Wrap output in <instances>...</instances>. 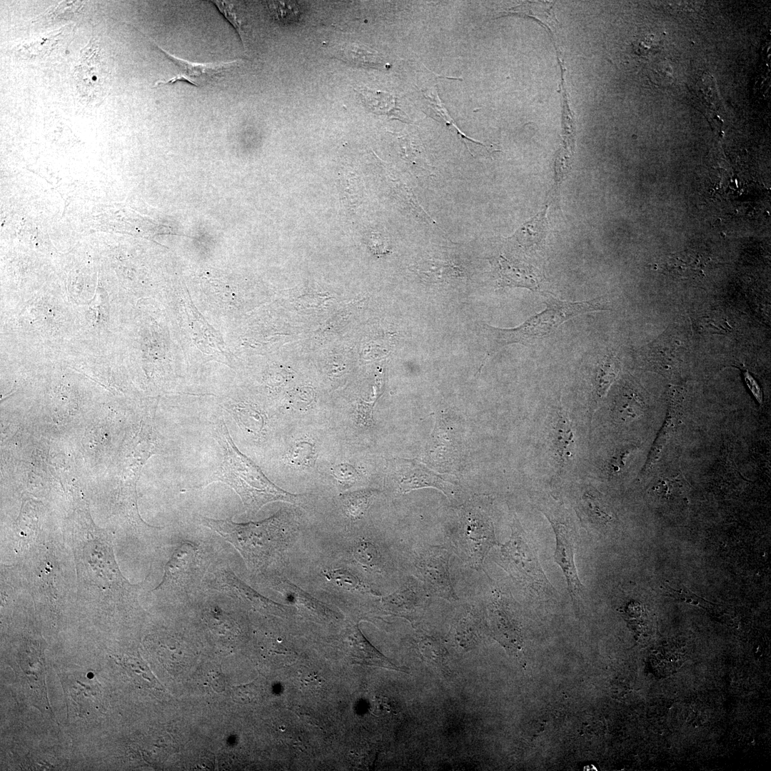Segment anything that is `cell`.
Masks as SVG:
<instances>
[{
	"instance_id": "6da1fadb",
	"label": "cell",
	"mask_w": 771,
	"mask_h": 771,
	"mask_svg": "<svg viewBox=\"0 0 771 771\" xmlns=\"http://www.w3.org/2000/svg\"><path fill=\"white\" fill-rule=\"evenodd\" d=\"M215 433L222 448L223 460L208 483L219 481L230 486L240 496L249 513H257L270 502H298V495L276 486L250 458L239 451L224 421L216 426Z\"/></svg>"
},
{
	"instance_id": "7a4b0ae2",
	"label": "cell",
	"mask_w": 771,
	"mask_h": 771,
	"mask_svg": "<svg viewBox=\"0 0 771 771\" xmlns=\"http://www.w3.org/2000/svg\"><path fill=\"white\" fill-rule=\"evenodd\" d=\"M543 296L546 308L530 317L520 326L513 328H499L487 324L484 326L488 356L512 343L529 346L550 336L563 323L573 317L607 308L601 298L571 302L560 300L548 293H543Z\"/></svg>"
},
{
	"instance_id": "3957f363",
	"label": "cell",
	"mask_w": 771,
	"mask_h": 771,
	"mask_svg": "<svg viewBox=\"0 0 771 771\" xmlns=\"http://www.w3.org/2000/svg\"><path fill=\"white\" fill-rule=\"evenodd\" d=\"M282 518L278 514L258 523H236L206 517L201 520L233 545L250 564L257 565L278 547Z\"/></svg>"
},
{
	"instance_id": "277c9868",
	"label": "cell",
	"mask_w": 771,
	"mask_h": 771,
	"mask_svg": "<svg viewBox=\"0 0 771 771\" xmlns=\"http://www.w3.org/2000/svg\"><path fill=\"white\" fill-rule=\"evenodd\" d=\"M510 526V539L499 546L498 564L533 594L549 597L554 589L542 569L536 549L515 515Z\"/></svg>"
},
{
	"instance_id": "5b68a950",
	"label": "cell",
	"mask_w": 771,
	"mask_h": 771,
	"mask_svg": "<svg viewBox=\"0 0 771 771\" xmlns=\"http://www.w3.org/2000/svg\"><path fill=\"white\" fill-rule=\"evenodd\" d=\"M450 538L456 553L475 569L481 567L490 550L498 545L490 518L473 503L462 509L457 529Z\"/></svg>"
},
{
	"instance_id": "8992f818",
	"label": "cell",
	"mask_w": 771,
	"mask_h": 771,
	"mask_svg": "<svg viewBox=\"0 0 771 771\" xmlns=\"http://www.w3.org/2000/svg\"><path fill=\"white\" fill-rule=\"evenodd\" d=\"M555 535V563L560 567L568 584L573 600L578 601L584 595V587L578 575L575 564L576 531L573 522L566 515L563 508L559 510H543Z\"/></svg>"
},
{
	"instance_id": "52a82bcc",
	"label": "cell",
	"mask_w": 771,
	"mask_h": 771,
	"mask_svg": "<svg viewBox=\"0 0 771 771\" xmlns=\"http://www.w3.org/2000/svg\"><path fill=\"white\" fill-rule=\"evenodd\" d=\"M450 551L444 547L426 545L417 549L413 563L418 579L430 594L456 601L458 598L450 576Z\"/></svg>"
},
{
	"instance_id": "ba28073f",
	"label": "cell",
	"mask_w": 771,
	"mask_h": 771,
	"mask_svg": "<svg viewBox=\"0 0 771 771\" xmlns=\"http://www.w3.org/2000/svg\"><path fill=\"white\" fill-rule=\"evenodd\" d=\"M488 615L490 629L496 640L511 651L520 650L523 645L521 628L508 596L499 591L494 593L488 606Z\"/></svg>"
},
{
	"instance_id": "9c48e42d",
	"label": "cell",
	"mask_w": 771,
	"mask_h": 771,
	"mask_svg": "<svg viewBox=\"0 0 771 771\" xmlns=\"http://www.w3.org/2000/svg\"><path fill=\"white\" fill-rule=\"evenodd\" d=\"M153 44L158 48V49L164 54L170 61L174 63L179 69L178 72L171 79L166 81L159 80L156 81L155 83L156 86L172 84L177 81H186L195 86L203 87L208 84L214 76L238 65L241 62L239 59L218 63H198L188 61L168 52L157 45L154 41Z\"/></svg>"
},
{
	"instance_id": "30bf717a",
	"label": "cell",
	"mask_w": 771,
	"mask_h": 771,
	"mask_svg": "<svg viewBox=\"0 0 771 771\" xmlns=\"http://www.w3.org/2000/svg\"><path fill=\"white\" fill-rule=\"evenodd\" d=\"M398 461L396 464L400 469L398 471L399 474L397 475V481L401 492H408L424 487H433L448 495V487L446 483L426 469L423 465L413 460H399Z\"/></svg>"
},
{
	"instance_id": "8fae6325",
	"label": "cell",
	"mask_w": 771,
	"mask_h": 771,
	"mask_svg": "<svg viewBox=\"0 0 771 771\" xmlns=\"http://www.w3.org/2000/svg\"><path fill=\"white\" fill-rule=\"evenodd\" d=\"M429 594L419 579L411 580L400 590L386 598V603L393 610L411 616L423 608Z\"/></svg>"
},
{
	"instance_id": "7c38bea8",
	"label": "cell",
	"mask_w": 771,
	"mask_h": 771,
	"mask_svg": "<svg viewBox=\"0 0 771 771\" xmlns=\"http://www.w3.org/2000/svg\"><path fill=\"white\" fill-rule=\"evenodd\" d=\"M350 655L354 662L371 665L387 669L401 671L400 667H397L376 648H375L363 636L361 630L356 627L350 638Z\"/></svg>"
},
{
	"instance_id": "4fadbf2b",
	"label": "cell",
	"mask_w": 771,
	"mask_h": 771,
	"mask_svg": "<svg viewBox=\"0 0 771 771\" xmlns=\"http://www.w3.org/2000/svg\"><path fill=\"white\" fill-rule=\"evenodd\" d=\"M500 263V282L501 286H518L539 291L541 278L532 267L517 264L501 258Z\"/></svg>"
},
{
	"instance_id": "5bb4252c",
	"label": "cell",
	"mask_w": 771,
	"mask_h": 771,
	"mask_svg": "<svg viewBox=\"0 0 771 771\" xmlns=\"http://www.w3.org/2000/svg\"><path fill=\"white\" fill-rule=\"evenodd\" d=\"M553 448L555 460L562 468L571 460L575 448V438L572 423L559 410L553 429Z\"/></svg>"
},
{
	"instance_id": "9a60e30c",
	"label": "cell",
	"mask_w": 771,
	"mask_h": 771,
	"mask_svg": "<svg viewBox=\"0 0 771 771\" xmlns=\"http://www.w3.org/2000/svg\"><path fill=\"white\" fill-rule=\"evenodd\" d=\"M579 507L588 527L596 535L597 532L605 528L613 520L596 491L585 490L581 495Z\"/></svg>"
},
{
	"instance_id": "2e32d148",
	"label": "cell",
	"mask_w": 771,
	"mask_h": 771,
	"mask_svg": "<svg viewBox=\"0 0 771 771\" xmlns=\"http://www.w3.org/2000/svg\"><path fill=\"white\" fill-rule=\"evenodd\" d=\"M480 628V620L475 615V610L473 607H465L454 623V640L463 648L473 647L479 640Z\"/></svg>"
},
{
	"instance_id": "e0dca14e",
	"label": "cell",
	"mask_w": 771,
	"mask_h": 771,
	"mask_svg": "<svg viewBox=\"0 0 771 771\" xmlns=\"http://www.w3.org/2000/svg\"><path fill=\"white\" fill-rule=\"evenodd\" d=\"M356 91L359 94L363 104L371 112L396 116L400 120L405 118L404 114L397 107L395 97L392 94L361 86L356 89Z\"/></svg>"
},
{
	"instance_id": "ac0fdd59",
	"label": "cell",
	"mask_w": 771,
	"mask_h": 771,
	"mask_svg": "<svg viewBox=\"0 0 771 771\" xmlns=\"http://www.w3.org/2000/svg\"><path fill=\"white\" fill-rule=\"evenodd\" d=\"M619 368L620 362L612 353L605 356L598 364L593 380V400L595 405L605 395L615 380Z\"/></svg>"
},
{
	"instance_id": "d6986e66",
	"label": "cell",
	"mask_w": 771,
	"mask_h": 771,
	"mask_svg": "<svg viewBox=\"0 0 771 771\" xmlns=\"http://www.w3.org/2000/svg\"><path fill=\"white\" fill-rule=\"evenodd\" d=\"M339 55L343 61L353 65L376 69L384 66L382 57L376 51L358 44L343 45Z\"/></svg>"
},
{
	"instance_id": "ffe728a7",
	"label": "cell",
	"mask_w": 771,
	"mask_h": 771,
	"mask_svg": "<svg viewBox=\"0 0 771 771\" xmlns=\"http://www.w3.org/2000/svg\"><path fill=\"white\" fill-rule=\"evenodd\" d=\"M546 211L540 212L532 221L528 222L518 233V240L522 244L530 246L538 244L544 236L545 224L546 222Z\"/></svg>"
},
{
	"instance_id": "44dd1931",
	"label": "cell",
	"mask_w": 771,
	"mask_h": 771,
	"mask_svg": "<svg viewBox=\"0 0 771 771\" xmlns=\"http://www.w3.org/2000/svg\"><path fill=\"white\" fill-rule=\"evenodd\" d=\"M665 268L670 273H674L675 275L683 278L687 277L689 274L700 272L702 270L700 261L697 258L682 253L670 256L665 263Z\"/></svg>"
},
{
	"instance_id": "7402d4cb",
	"label": "cell",
	"mask_w": 771,
	"mask_h": 771,
	"mask_svg": "<svg viewBox=\"0 0 771 771\" xmlns=\"http://www.w3.org/2000/svg\"><path fill=\"white\" fill-rule=\"evenodd\" d=\"M212 2L236 31L243 42V45L245 46V20L238 7L233 2L228 1H212Z\"/></svg>"
},
{
	"instance_id": "603a6c76",
	"label": "cell",
	"mask_w": 771,
	"mask_h": 771,
	"mask_svg": "<svg viewBox=\"0 0 771 771\" xmlns=\"http://www.w3.org/2000/svg\"><path fill=\"white\" fill-rule=\"evenodd\" d=\"M267 6L272 19L279 23H291L298 16L297 5L293 2L268 1Z\"/></svg>"
},
{
	"instance_id": "cb8c5ba5",
	"label": "cell",
	"mask_w": 771,
	"mask_h": 771,
	"mask_svg": "<svg viewBox=\"0 0 771 771\" xmlns=\"http://www.w3.org/2000/svg\"><path fill=\"white\" fill-rule=\"evenodd\" d=\"M373 493L364 490L347 495L344 498V505L348 515L353 518H360L366 511L370 504Z\"/></svg>"
},
{
	"instance_id": "d4e9b609",
	"label": "cell",
	"mask_w": 771,
	"mask_h": 771,
	"mask_svg": "<svg viewBox=\"0 0 771 771\" xmlns=\"http://www.w3.org/2000/svg\"><path fill=\"white\" fill-rule=\"evenodd\" d=\"M422 655L432 662H440L445 657V650L441 642L432 636L420 635L417 640Z\"/></svg>"
},
{
	"instance_id": "484cf974",
	"label": "cell",
	"mask_w": 771,
	"mask_h": 771,
	"mask_svg": "<svg viewBox=\"0 0 771 771\" xmlns=\"http://www.w3.org/2000/svg\"><path fill=\"white\" fill-rule=\"evenodd\" d=\"M257 695V687L253 682L232 687L231 698L236 703L249 704L255 701Z\"/></svg>"
},
{
	"instance_id": "4316f807",
	"label": "cell",
	"mask_w": 771,
	"mask_h": 771,
	"mask_svg": "<svg viewBox=\"0 0 771 771\" xmlns=\"http://www.w3.org/2000/svg\"><path fill=\"white\" fill-rule=\"evenodd\" d=\"M313 453V447L311 444L300 443L293 448L290 457L296 464H307L309 460L312 459Z\"/></svg>"
},
{
	"instance_id": "83f0119b",
	"label": "cell",
	"mask_w": 771,
	"mask_h": 771,
	"mask_svg": "<svg viewBox=\"0 0 771 771\" xmlns=\"http://www.w3.org/2000/svg\"><path fill=\"white\" fill-rule=\"evenodd\" d=\"M360 558L363 563L369 566L376 565L378 560V554L376 548L370 543H364L362 545Z\"/></svg>"
},
{
	"instance_id": "f1b7e54d",
	"label": "cell",
	"mask_w": 771,
	"mask_h": 771,
	"mask_svg": "<svg viewBox=\"0 0 771 771\" xmlns=\"http://www.w3.org/2000/svg\"><path fill=\"white\" fill-rule=\"evenodd\" d=\"M336 477L342 479H352L355 476V470L347 465H341L334 469Z\"/></svg>"
},
{
	"instance_id": "f546056e",
	"label": "cell",
	"mask_w": 771,
	"mask_h": 771,
	"mask_svg": "<svg viewBox=\"0 0 771 771\" xmlns=\"http://www.w3.org/2000/svg\"><path fill=\"white\" fill-rule=\"evenodd\" d=\"M210 676V679L211 681V684L212 685L213 689L216 690L217 692H222L224 690L225 683L223 680V677H221V674L214 672L213 673V675L211 673Z\"/></svg>"
}]
</instances>
